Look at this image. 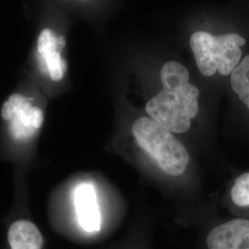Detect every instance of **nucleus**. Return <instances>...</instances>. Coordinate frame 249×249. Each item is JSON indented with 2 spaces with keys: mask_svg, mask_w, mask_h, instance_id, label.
I'll return each instance as SVG.
<instances>
[{
  "mask_svg": "<svg viewBox=\"0 0 249 249\" xmlns=\"http://www.w3.org/2000/svg\"><path fill=\"white\" fill-rule=\"evenodd\" d=\"M160 76L162 88L148 101L146 113L170 132L186 133L199 112L200 91L190 82L189 71L182 63H164Z\"/></svg>",
  "mask_w": 249,
  "mask_h": 249,
  "instance_id": "obj_1",
  "label": "nucleus"
},
{
  "mask_svg": "<svg viewBox=\"0 0 249 249\" xmlns=\"http://www.w3.org/2000/svg\"><path fill=\"white\" fill-rule=\"evenodd\" d=\"M137 143L164 173L172 177L182 176L189 163L186 147L166 128L150 116L138 118L132 125Z\"/></svg>",
  "mask_w": 249,
  "mask_h": 249,
  "instance_id": "obj_2",
  "label": "nucleus"
},
{
  "mask_svg": "<svg viewBox=\"0 0 249 249\" xmlns=\"http://www.w3.org/2000/svg\"><path fill=\"white\" fill-rule=\"evenodd\" d=\"M245 45L246 39L233 33L216 36L209 32L196 31L189 39L196 67L206 77L216 73L231 75L241 62V46Z\"/></svg>",
  "mask_w": 249,
  "mask_h": 249,
  "instance_id": "obj_3",
  "label": "nucleus"
},
{
  "mask_svg": "<svg viewBox=\"0 0 249 249\" xmlns=\"http://www.w3.org/2000/svg\"><path fill=\"white\" fill-rule=\"evenodd\" d=\"M1 117L7 124L11 138L23 142L36 137L45 121L43 110L33 100L20 93H13L3 104Z\"/></svg>",
  "mask_w": 249,
  "mask_h": 249,
  "instance_id": "obj_4",
  "label": "nucleus"
},
{
  "mask_svg": "<svg viewBox=\"0 0 249 249\" xmlns=\"http://www.w3.org/2000/svg\"><path fill=\"white\" fill-rule=\"evenodd\" d=\"M73 203L80 228L93 233L101 230L102 216L95 187L88 182L80 183L74 188Z\"/></svg>",
  "mask_w": 249,
  "mask_h": 249,
  "instance_id": "obj_5",
  "label": "nucleus"
},
{
  "mask_svg": "<svg viewBox=\"0 0 249 249\" xmlns=\"http://www.w3.org/2000/svg\"><path fill=\"white\" fill-rule=\"evenodd\" d=\"M65 45V38L54 36L50 29L43 30L38 38L37 51L41 56V67L44 66L43 71L53 81L62 80L67 72V62L60 54Z\"/></svg>",
  "mask_w": 249,
  "mask_h": 249,
  "instance_id": "obj_6",
  "label": "nucleus"
},
{
  "mask_svg": "<svg viewBox=\"0 0 249 249\" xmlns=\"http://www.w3.org/2000/svg\"><path fill=\"white\" fill-rule=\"evenodd\" d=\"M209 249H249V221L234 219L214 227L206 238Z\"/></svg>",
  "mask_w": 249,
  "mask_h": 249,
  "instance_id": "obj_7",
  "label": "nucleus"
},
{
  "mask_svg": "<svg viewBox=\"0 0 249 249\" xmlns=\"http://www.w3.org/2000/svg\"><path fill=\"white\" fill-rule=\"evenodd\" d=\"M7 237L10 249H42L45 242L39 228L28 220L11 223Z\"/></svg>",
  "mask_w": 249,
  "mask_h": 249,
  "instance_id": "obj_8",
  "label": "nucleus"
},
{
  "mask_svg": "<svg viewBox=\"0 0 249 249\" xmlns=\"http://www.w3.org/2000/svg\"><path fill=\"white\" fill-rule=\"evenodd\" d=\"M230 76L231 89L249 110V54L241 60Z\"/></svg>",
  "mask_w": 249,
  "mask_h": 249,
  "instance_id": "obj_9",
  "label": "nucleus"
},
{
  "mask_svg": "<svg viewBox=\"0 0 249 249\" xmlns=\"http://www.w3.org/2000/svg\"><path fill=\"white\" fill-rule=\"evenodd\" d=\"M232 202L239 207H249V173L235 179L231 189Z\"/></svg>",
  "mask_w": 249,
  "mask_h": 249,
  "instance_id": "obj_10",
  "label": "nucleus"
}]
</instances>
